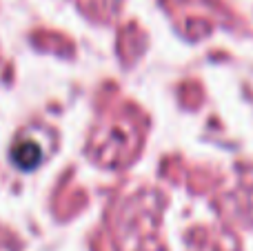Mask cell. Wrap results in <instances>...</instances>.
Segmentation results:
<instances>
[{"label": "cell", "mask_w": 253, "mask_h": 251, "mask_svg": "<svg viewBox=\"0 0 253 251\" xmlns=\"http://www.w3.org/2000/svg\"><path fill=\"white\" fill-rule=\"evenodd\" d=\"M11 156H13V160H16V165L20 169H31V167H36V165L40 163L42 151H40V147L36 145L34 140H22V142H18V145L13 147Z\"/></svg>", "instance_id": "1"}]
</instances>
